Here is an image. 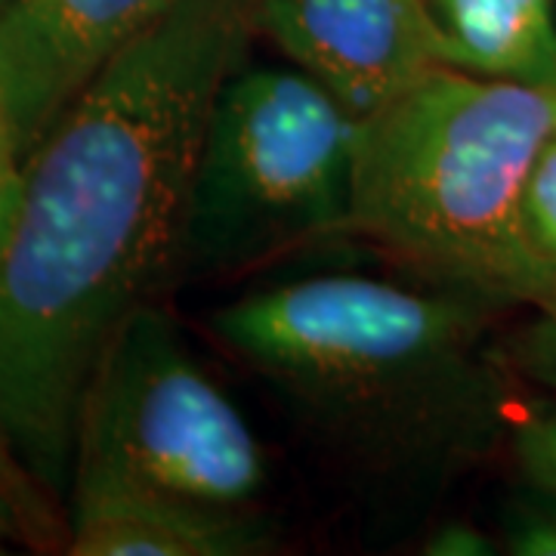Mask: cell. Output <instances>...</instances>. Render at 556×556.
<instances>
[{
  "mask_svg": "<svg viewBox=\"0 0 556 556\" xmlns=\"http://www.w3.org/2000/svg\"><path fill=\"white\" fill-rule=\"evenodd\" d=\"M251 35V0H177L25 159L0 251V420L60 504L84 383L179 269L207 115Z\"/></svg>",
  "mask_w": 556,
  "mask_h": 556,
  "instance_id": "6da1fadb",
  "label": "cell"
},
{
  "mask_svg": "<svg viewBox=\"0 0 556 556\" xmlns=\"http://www.w3.org/2000/svg\"><path fill=\"white\" fill-rule=\"evenodd\" d=\"M501 313L420 276L316 273L219 306L211 331L358 489L427 497L510 442Z\"/></svg>",
  "mask_w": 556,
  "mask_h": 556,
  "instance_id": "7a4b0ae2",
  "label": "cell"
},
{
  "mask_svg": "<svg viewBox=\"0 0 556 556\" xmlns=\"http://www.w3.org/2000/svg\"><path fill=\"white\" fill-rule=\"evenodd\" d=\"M554 134L551 87L439 68L358 121L350 232L504 313L541 309L556 273L529 239L522 199Z\"/></svg>",
  "mask_w": 556,
  "mask_h": 556,
  "instance_id": "3957f363",
  "label": "cell"
},
{
  "mask_svg": "<svg viewBox=\"0 0 556 556\" xmlns=\"http://www.w3.org/2000/svg\"><path fill=\"white\" fill-rule=\"evenodd\" d=\"M358 118L298 65H244L211 105L182 273L232 276L350 232Z\"/></svg>",
  "mask_w": 556,
  "mask_h": 556,
  "instance_id": "277c9868",
  "label": "cell"
},
{
  "mask_svg": "<svg viewBox=\"0 0 556 556\" xmlns=\"http://www.w3.org/2000/svg\"><path fill=\"white\" fill-rule=\"evenodd\" d=\"M254 427L207 375L177 321L155 303L134 309L84 383L72 485H137L254 510L266 492Z\"/></svg>",
  "mask_w": 556,
  "mask_h": 556,
  "instance_id": "5b68a950",
  "label": "cell"
},
{
  "mask_svg": "<svg viewBox=\"0 0 556 556\" xmlns=\"http://www.w3.org/2000/svg\"><path fill=\"white\" fill-rule=\"evenodd\" d=\"M251 22L358 121L452 68L427 0H251Z\"/></svg>",
  "mask_w": 556,
  "mask_h": 556,
  "instance_id": "8992f818",
  "label": "cell"
},
{
  "mask_svg": "<svg viewBox=\"0 0 556 556\" xmlns=\"http://www.w3.org/2000/svg\"><path fill=\"white\" fill-rule=\"evenodd\" d=\"M177 0H7L0 109L28 159L80 93Z\"/></svg>",
  "mask_w": 556,
  "mask_h": 556,
  "instance_id": "52a82bcc",
  "label": "cell"
},
{
  "mask_svg": "<svg viewBox=\"0 0 556 556\" xmlns=\"http://www.w3.org/2000/svg\"><path fill=\"white\" fill-rule=\"evenodd\" d=\"M72 556H260L276 551L269 519L137 485H72L65 495Z\"/></svg>",
  "mask_w": 556,
  "mask_h": 556,
  "instance_id": "ba28073f",
  "label": "cell"
},
{
  "mask_svg": "<svg viewBox=\"0 0 556 556\" xmlns=\"http://www.w3.org/2000/svg\"><path fill=\"white\" fill-rule=\"evenodd\" d=\"M452 68L556 90V0H427Z\"/></svg>",
  "mask_w": 556,
  "mask_h": 556,
  "instance_id": "9c48e42d",
  "label": "cell"
},
{
  "mask_svg": "<svg viewBox=\"0 0 556 556\" xmlns=\"http://www.w3.org/2000/svg\"><path fill=\"white\" fill-rule=\"evenodd\" d=\"M0 495L7 497L25 519V526L31 532V551H38V554L65 551L68 529H65L62 504L25 467L3 420H0Z\"/></svg>",
  "mask_w": 556,
  "mask_h": 556,
  "instance_id": "30bf717a",
  "label": "cell"
},
{
  "mask_svg": "<svg viewBox=\"0 0 556 556\" xmlns=\"http://www.w3.org/2000/svg\"><path fill=\"white\" fill-rule=\"evenodd\" d=\"M501 356L510 375L556 393V300L529 309V318L501 340Z\"/></svg>",
  "mask_w": 556,
  "mask_h": 556,
  "instance_id": "8fae6325",
  "label": "cell"
},
{
  "mask_svg": "<svg viewBox=\"0 0 556 556\" xmlns=\"http://www.w3.org/2000/svg\"><path fill=\"white\" fill-rule=\"evenodd\" d=\"M526 229L538 257L556 273V134L538 152L522 199Z\"/></svg>",
  "mask_w": 556,
  "mask_h": 556,
  "instance_id": "7c38bea8",
  "label": "cell"
},
{
  "mask_svg": "<svg viewBox=\"0 0 556 556\" xmlns=\"http://www.w3.org/2000/svg\"><path fill=\"white\" fill-rule=\"evenodd\" d=\"M507 445L517 457L522 477L535 489L556 495V405L514 417Z\"/></svg>",
  "mask_w": 556,
  "mask_h": 556,
  "instance_id": "4fadbf2b",
  "label": "cell"
},
{
  "mask_svg": "<svg viewBox=\"0 0 556 556\" xmlns=\"http://www.w3.org/2000/svg\"><path fill=\"white\" fill-rule=\"evenodd\" d=\"M504 544L510 554L556 556V495L535 489L504 514Z\"/></svg>",
  "mask_w": 556,
  "mask_h": 556,
  "instance_id": "5bb4252c",
  "label": "cell"
},
{
  "mask_svg": "<svg viewBox=\"0 0 556 556\" xmlns=\"http://www.w3.org/2000/svg\"><path fill=\"white\" fill-rule=\"evenodd\" d=\"M22 182H25V155L10 130V121L0 109V251L10 241L22 204Z\"/></svg>",
  "mask_w": 556,
  "mask_h": 556,
  "instance_id": "9a60e30c",
  "label": "cell"
},
{
  "mask_svg": "<svg viewBox=\"0 0 556 556\" xmlns=\"http://www.w3.org/2000/svg\"><path fill=\"white\" fill-rule=\"evenodd\" d=\"M427 554L433 556H485L495 554V538H489L482 529L470 526V522H442L433 535L427 538Z\"/></svg>",
  "mask_w": 556,
  "mask_h": 556,
  "instance_id": "2e32d148",
  "label": "cell"
},
{
  "mask_svg": "<svg viewBox=\"0 0 556 556\" xmlns=\"http://www.w3.org/2000/svg\"><path fill=\"white\" fill-rule=\"evenodd\" d=\"M13 544L31 551V532H28L25 519L20 517V510L0 495V554H7Z\"/></svg>",
  "mask_w": 556,
  "mask_h": 556,
  "instance_id": "e0dca14e",
  "label": "cell"
},
{
  "mask_svg": "<svg viewBox=\"0 0 556 556\" xmlns=\"http://www.w3.org/2000/svg\"><path fill=\"white\" fill-rule=\"evenodd\" d=\"M3 3H7V0H0V10H3Z\"/></svg>",
  "mask_w": 556,
  "mask_h": 556,
  "instance_id": "ac0fdd59",
  "label": "cell"
}]
</instances>
